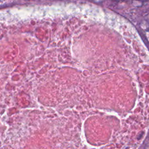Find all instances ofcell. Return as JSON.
I'll use <instances>...</instances> for the list:
<instances>
[{
	"label": "cell",
	"instance_id": "obj_1",
	"mask_svg": "<svg viewBox=\"0 0 149 149\" xmlns=\"http://www.w3.org/2000/svg\"><path fill=\"white\" fill-rule=\"evenodd\" d=\"M113 1H116V2H120V1H123V0H113Z\"/></svg>",
	"mask_w": 149,
	"mask_h": 149
}]
</instances>
